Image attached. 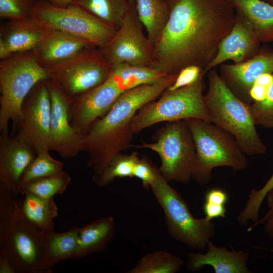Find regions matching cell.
Returning a JSON list of instances; mask_svg holds the SVG:
<instances>
[{"label":"cell","mask_w":273,"mask_h":273,"mask_svg":"<svg viewBox=\"0 0 273 273\" xmlns=\"http://www.w3.org/2000/svg\"><path fill=\"white\" fill-rule=\"evenodd\" d=\"M205 253L191 252L187 254V269L196 271L206 266L212 267L215 273H251L247 264L249 252L244 249L229 250L217 246L211 240Z\"/></svg>","instance_id":"d6986e66"},{"label":"cell","mask_w":273,"mask_h":273,"mask_svg":"<svg viewBox=\"0 0 273 273\" xmlns=\"http://www.w3.org/2000/svg\"><path fill=\"white\" fill-rule=\"evenodd\" d=\"M268 89V87L254 83L249 92V96L253 103L263 100L267 96Z\"/></svg>","instance_id":"ab89813d"},{"label":"cell","mask_w":273,"mask_h":273,"mask_svg":"<svg viewBox=\"0 0 273 273\" xmlns=\"http://www.w3.org/2000/svg\"><path fill=\"white\" fill-rule=\"evenodd\" d=\"M94 47L88 41L58 31L48 30L31 52L43 67L68 59Z\"/></svg>","instance_id":"44dd1931"},{"label":"cell","mask_w":273,"mask_h":273,"mask_svg":"<svg viewBox=\"0 0 273 273\" xmlns=\"http://www.w3.org/2000/svg\"><path fill=\"white\" fill-rule=\"evenodd\" d=\"M266 200L267 204L269 208L268 211L263 217L259 219L255 223L247 229L248 231H251L255 226L259 224H263L267 220L273 217V187L267 192L265 197Z\"/></svg>","instance_id":"f35d334b"},{"label":"cell","mask_w":273,"mask_h":273,"mask_svg":"<svg viewBox=\"0 0 273 273\" xmlns=\"http://www.w3.org/2000/svg\"><path fill=\"white\" fill-rule=\"evenodd\" d=\"M0 253L8 257L16 273L52 271L42 232L24 218L18 200L13 211L0 215Z\"/></svg>","instance_id":"8992f818"},{"label":"cell","mask_w":273,"mask_h":273,"mask_svg":"<svg viewBox=\"0 0 273 273\" xmlns=\"http://www.w3.org/2000/svg\"><path fill=\"white\" fill-rule=\"evenodd\" d=\"M159 172V168L154 165L148 158L143 157L138 160L133 175L134 177L142 181L145 189L149 190Z\"/></svg>","instance_id":"e575fe53"},{"label":"cell","mask_w":273,"mask_h":273,"mask_svg":"<svg viewBox=\"0 0 273 273\" xmlns=\"http://www.w3.org/2000/svg\"><path fill=\"white\" fill-rule=\"evenodd\" d=\"M191 132L196 148L191 178L200 185L212 179V171L217 167H229L234 171L246 169V154L236 140L212 123L190 118L185 120Z\"/></svg>","instance_id":"277c9868"},{"label":"cell","mask_w":273,"mask_h":273,"mask_svg":"<svg viewBox=\"0 0 273 273\" xmlns=\"http://www.w3.org/2000/svg\"><path fill=\"white\" fill-rule=\"evenodd\" d=\"M220 76L238 98L251 104L249 92L259 76L273 73V52L263 51L244 62L221 65Z\"/></svg>","instance_id":"ac0fdd59"},{"label":"cell","mask_w":273,"mask_h":273,"mask_svg":"<svg viewBox=\"0 0 273 273\" xmlns=\"http://www.w3.org/2000/svg\"><path fill=\"white\" fill-rule=\"evenodd\" d=\"M79 226H73L62 233L42 232L48 258L54 265L58 261L73 259L77 249Z\"/></svg>","instance_id":"4316f807"},{"label":"cell","mask_w":273,"mask_h":273,"mask_svg":"<svg viewBox=\"0 0 273 273\" xmlns=\"http://www.w3.org/2000/svg\"><path fill=\"white\" fill-rule=\"evenodd\" d=\"M138 18L145 27L147 38L154 46L169 18L168 3L163 0H136Z\"/></svg>","instance_id":"d4e9b609"},{"label":"cell","mask_w":273,"mask_h":273,"mask_svg":"<svg viewBox=\"0 0 273 273\" xmlns=\"http://www.w3.org/2000/svg\"><path fill=\"white\" fill-rule=\"evenodd\" d=\"M37 0H0V17L9 20L31 19Z\"/></svg>","instance_id":"d6a6232c"},{"label":"cell","mask_w":273,"mask_h":273,"mask_svg":"<svg viewBox=\"0 0 273 273\" xmlns=\"http://www.w3.org/2000/svg\"><path fill=\"white\" fill-rule=\"evenodd\" d=\"M127 90L122 81L110 73L101 84L70 98L69 119L76 133L82 138L92 124L104 116L119 97Z\"/></svg>","instance_id":"4fadbf2b"},{"label":"cell","mask_w":273,"mask_h":273,"mask_svg":"<svg viewBox=\"0 0 273 273\" xmlns=\"http://www.w3.org/2000/svg\"><path fill=\"white\" fill-rule=\"evenodd\" d=\"M179 256L165 250H156L142 257L128 273H176L184 265Z\"/></svg>","instance_id":"83f0119b"},{"label":"cell","mask_w":273,"mask_h":273,"mask_svg":"<svg viewBox=\"0 0 273 273\" xmlns=\"http://www.w3.org/2000/svg\"><path fill=\"white\" fill-rule=\"evenodd\" d=\"M263 1L271 5H273V0H263Z\"/></svg>","instance_id":"7dc6e473"},{"label":"cell","mask_w":273,"mask_h":273,"mask_svg":"<svg viewBox=\"0 0 273 273\" xmlns=\"http://www.w3.org/2000/svg\"><path fill=\"white\" fill-rule=\"evenodd\" d=\"M71 180L70 175L63 171L28 181L19 187L18 194L24 195L29 193L42 198H51L55 195L63 193Z\"/></svg>","instance_id":"f1b7e54d"},{"label":"cell","mask_w":273,"mask_h":273,"mask_svg":"<svg viewBox=\"0 0 273 273\" xmlns=\"http://www.w3.org/2000/svg\"><path fill=\"white\" fill-rule=\"evenodd\" d=\"M150 189L163 210L170 236L190 249H205L216 234V224L206 217H193L181 195L169 185L160 172Z\"/></svg>","instance_id":"52a82bcc"},{"label":"cell","mask_w":273,"mask_h":273,"mask_svg":"<svg viewBox=\"0 0 273 273\" xmlns=\"http://www.w3.org/2000/svg\"><path fill=\"white\" fill-rule=\"evenodd\" d=\"M203 72L194 83L174 90L166 89L157 101L144 105L133 117L131 128L135 134L156 123L190 118L212 123L204 102Z\"/></svg>","instance_id":"ba28073f"},{"label":"cell","mask_w":273,"mask_h":273,"mask_svg":"<svg viewBox=\"0 0 273 273\" xmlns=\"http://www.w3.org/2000/svg\"><path fill=\"white\" fill-rule=\"evenodd\" d=\"M234 25L220 41L212 61L203 69L205 74L218 65L231 60L238 63L248 60L258 52L259 41L251 25L236 11Z\"/></svg>","instance_id":"e0dca14e"},{"label":"cell","mask_w":273,"mask_h":273,"mask_svg":"<svg viewBox=\"0 0 273 273\" xmlns=\"http://www.w3.org/2000/svg\"><path fill=\"white\" fill-rule=\"evenodd\" d=\"M43 67L48 79L67 96L73 98L105 81L112 66L98 48L92 47L68 59Z\"/></svg>","instance_id":"8fae6325"},{"label":"cell","mask_w":273,"mask_h":273,"mask_svg":"<svg viewBox=\"0 0 273 273\" xmlns=\"http://www.w3.org/2000/svg\"><path fill=\"white\" fill-rule=\"evenodd\" d=\"M255 248H259V249H264V250H269V251H270L271 252H273V250H271V249H266V248H262V247H256Z\"/></svg>","instance_id":"bcb514c9"},{"label":"cell","mask_w":273,"mask_h":273,"mask_svg":"<svg viewBox=\"0 0 273 273\" xmlns=\"http://www.w3.org/2000/svg\"><path fill=\"white\" fill-rule=\"evenodd\" d=\"M71 5L82 9L116 30L133 7L128 0H74Z\"/></svg>","instance_id":"484cf974"},{"label":"cell","mask_w":273,"mask_h":273,"mask_svg":"<svg viewBox=\"0 0 273 273\" xmlns=\"http://www.w3.org/2000/svg\"><path fill=\"white\" fill-rule=\"evenodd\" d=\"M0 273H16L8 257L0 253Z\"/></svg>","instance_id":"60d3db41"},{"label":"cell","mask_w":273,"mask_h":273,"mask_svg":"<svg viewBox=\"0 0 273 273\" xmlns=\"http://www.w3.org/2000/svg\"><path fill=\"white\" fill-rule=\"evenodd\" d=\"M48 150H44L37 153L25 169L18 189L31 180L63 171L64 163L52 158Z\"/></svg>","instance_id":"4dcf8cb0"},{"label":"cell","mask_w":273,"mask_h":273,"mask_svg":"<svg viewBox=\"0 0 273 273\" xmlns=\"http://www.w3.org/2000/svg\"><path fill=\"white\" fill-rule=\"evenodd\" d=\"M167 22L153 47L155 68L176 74L191 65L206 67L232 29L236 10L228 0H168Z\"/></svg>","instance_id":"6da1fadb"},{"label":"cell","mask_w":273,"mask_h":273,"mask_svg":"<svg viewBox=\"0 0 273 273\" xmlns=\"http://www.w3.org/2000/svg\"><path fill=\"white\" fill-rule=\"evenodd\" d=\"M177 75H169L158 82L124 92L104 116L92 124L82 139V151L88 154L87 165L92 168L93 177L104 170L115 155L132 146L133 117L144 105L160 96Z\"/></svg>","instance_id":"7a4b0ae2"},{"label":"cell","mask_w":273,"mask_h":273,"mask_svg":"<svg viewBox=\"0 0 273 273\" xmlns=\"http://www.w3.org/2000/svg\"><path fill=\"white\" fill-rule=\"evenodd\" d=\"M263 224L267 236L273 241V217L267 220Z\"/></svg>","instance_id":"7bdbcfd3"},{"label":"cell","mask_w":273,"mask_h":273,"mask_svg":"<svg viewBox=\"0 0 273 273\" xmlns=\"http://www.w3.org/2000/svg\"><path fill=\"white\" fill-rule=\"evenodd\" d=\"M228 1H230V0H228Z\"/></svg>","instance_id":"c3c4849f"},{"label":"cell","mask_w":273,"mask_h":273,"mask_svg":"<svg viewBox=\"0 0 273 273\" xmlns=\"http://www.w3.org/2000/svg\"><path fill=\"white\" fill-rule=\"evenodd\" d=\"M37 154L28 143L16 135L0 134V189L18 194L23 174Z\"/></svg>","instance_id":"2e32d148"},{"label":"cell","mask_w":273,"mask_h":273,"mask_svg":"<svg viewBox=\"0 0 273 273\" xmlns=\"http://www.w3.org/2000/svg\"><path fill=\"white\" fill-rule=\"evenodd\" d=\"M48 80L51 100L50 150L64 158L75 156L82 151V138L72 127L69 119L70 98Z\"/></svg>","instance_id":"9a60e30c"},{"label":"cell","mask_w":273,"mask_h":273,"mask_svg":"<svg viewBox=\"0 0 273 273\" xmlns=\"http://www.w3.org/2000/svg\"><path fill=\"white\" fill-rule=\"evenodd\" d=\"M113 218L106 216L79 227L78 247L73 259L80 258L104 250L116 235Z\"/></svg>","instance_id":"7402d4cb"},{"label":"cell","mask_w":273,"mask_h":273,"mask_svg":"<svg viewBox=\"0 0 273 273\" xmlns=\"http://www.w3.org/2000/svg\"><path fill=\"white\" fill-rule=\"evenodd\" d=\"M203 70L201 67L196 65L184 68L177 74L175 81L166 89L174 91L194 83L199 79Z\"/></svg>","instance_id":"d590c367"},{"label":"cell","mask_w":273,"mask_h":273,"mask_svg":"<svg viewBox=\"0 0 273 273\" xmlns=\"http://www.w3.org/2000/svg\"><path fill=\"white\" fill-rule=\"evenodd\" d=\"M48 30L31 20H9L0 30V58L32 50Z\"/></svg>","instance_id":"ffe728a7"},{"label":"cell","mask_w":273,"mask_h":273,"mask_svg":"<svg viewBox=\"0 0 273 273\" xmlns=\"http://www.w3.org/2000/svg\"><path fill=\"white\" fill-rule=\"evenodd\" d=\"M273 187V172L264 185L258 190H252L248 196L244 207L238 213V217L244 222H256L259 220V212L267 192Z\"/></svg>","instance_id":"1f68e13d"},{"label":"cell","mask_w":273,"mask_h":273,"mask_svg":"<svg viewBox=\"0 0 273 273\" xmlns=\"http://www.w3.org/2000/svg\"><path fill=\"white\" fill-rule=\"evenodd\" d=\"M139 159L136 151L130 154L119 153L115 155L108 166L93 180L98 187H104L117 178H133L136 164Z\"/></svg>","instance_id":"f546056e"},{"label":"cell","mask_w":273,"mask_h":273,"mask_svg":"<svg viewBox=\"0 0 273 273\" xmlns=\"http://www.w3.org/2000/svg\"><path fill=\"white\" fill-rule=\"evenodd\" d=\"M24 196V199L18 202L26 221L40 232L54 231L53 220L58 215V208L53 198H44L29 193Z\"/></svg>","instance_id":"cb8c5ba5"},{"label":"cell","mask_w":273,"mask_h":273,"mask_svg":"<svg viewBox=\"0 0 273 273\" xmlns=\"http://www.w3.org/2000/svg\"><path fill=\"white\" fill-rule=\"evenodd\" d=\"M49 79L45 68L31 51L17 53L0 62V131L15 135L21 118V107L32 88L40 81Z\"/></svg>","instance_id":"5b68a950"},{"label":"cell","mask_w":273,"mask_h":273,"mask_svg":"<svg viewBox=\"0 0 273 273\" xmlns=\"http://www.w3.org/2000/svg\"><path fill=\"white\" fill-rule=\"evenodd\" d=\"M248 21L260 42L273 41V5L263 0H230Z\"/></svg>","instance_id":"603a6c76"},{"label":"cell","mask_w":273,"mask_h":273,"mask_svg":"<svg viewBox=\"0 0 273 273\" xmlns=\"http://www.w3.org/2000/svg\"><path fill=\"white\" fill-rule=\"evenodd\" d=\"M208 78L203 98L212 123L231 134L246 155L265 153L266 147L256 131L251 104L233 93L215 69L208 71Z\"/></svg>","instance_id":"3957f363"},{"label":"cell","mask_w":273,"mask_h":273,"mask_svg":"<svg viewBox=\"0 0 273 273\" xmlns=\"http://www.w3.org/2000/svg\"><path fill=\"white\" fill-rule=\"evenodd\" d=\"M228 193L219 188H213L206 192L205 195V201L225 205L228 202Z\"/></svg>","instance_id":"74e56055"},{"label":"cell","mask_w":273,"mask_h":273,"mask_svg":"<svg viewBox=\"0 0 273 273\" xmlns=\"http://www.w3.org/2000/svg\"><path fill=\"white\" fill-rule=\"evenodd\" d=\"M130 5L135 7L136 0H128Z\"/></svg>","instance_id":"f6af8a7d"},{"label":"cell","mask_w":273,"mask_h":273,"mask_svg":"<svg viewBox=\"0 0 273 273\" xmlns=\"http://www.w3.org/2000/svg\"><path fill=\"white\" fill-rule=\"evenodd\" d=\"M51 4L57 7H67L70 5L74 0H44Z\"/></svg>","instance_id":"ee69618b"},{"label":"cell","mask_w":273,"mask_h":273,"mask_svg":"<svg viewBox=\"0 0 273 273\" xmlns=\"http://www.w3.org/2000/svg\"><path fill=\"white\" fill-rule=\"evenodd\" d=\"M203 211L205 217L210 220L219 217L225 218L227 212L225 205L205 201Z\"/></svg>","instance_id":"8d00e7d4"},{"label":"cell","mask_w":273,"mask_h":273,"mask_svg":"<svg viewBox=\"0 0 273 273\" xmlns=\"http://www.w3.org/2000/svg\"><path fill=\"white\" fill-rule=\"evenodd\" d=\"M111 66L121 63L152 67L153 47L144 35L135 7H132L113 38L99 48Z\"/></svg>","instance_id":"7c38bea8"},{"label":"cell","mask_w":273,"mask_h":273,"mask_svg":"<svg viewBox=\"0 0 273 273\" xmlns=\"http://www.w3.org/2000/svg\"><path fill=\"white\" fill-rule=\"evenodd\" d=\"M255 125L266 128H273V82L269 87L266 98L250 105Z\"/></svg>","instance_id":"836d02e7"},{"label":"cell","mask_w":273,"mask_h":273,"mask_svg":"<svg viewBox=\"0 0 273 273\" xmlns=\"http://www.w3.org/2000/svg\"><path fill=\"white\" fill-rule=\"evenodd\" d=\"M153 143L135 145L157 153L161 159L159 170L168 182L187 183L191 179L196 155L194 141L185 120L168 122L154 134Z\"/></svg>","instance_id":"9c48e42d"},{"label":"cell","mask_w":273,"mask_h":273,"mask_svg":"<svg viewBox=\"0 0 273 273\" xmlns=\"http://www.w3.org/2000/svg\"><path fill=\"white\" fill-rule=\"evenodd\" d=\"M272 82L273 74L271 73H265L259 76L254 83L269 88Z\"/></svg>","instance_id":"b9f144b4"},{"label":"cell","mask_w":273,"mask_h":273,"mask_svg":"<svg viewBox=\"0 0 273 273\" xmlns=\"http://www.w3.org/2000/svg\"><path fill=\"white\" fill-rule=\"evenodd\" d=\"M31 19L48 30L58 31L83 39L101 48L116 30L76 6L61 7L44 0L36 2Z\"/></svg>","instance_id":"30bf717a"},{"label":"cell","mask_w":273,"mask_h":273,"mask_svg":"<svg viewBox=\"0 0 273 273\" xmlns=\"http://www.w3.org/2000/svg\"><path fill=\"white\" fill-rule=\"evenodd\" d=\"M51 100L48 80L38 82L23 101L15 135L37 152L50 150Z\"/></svg>","instance_id":"5bb4252c"}]
</instances>
